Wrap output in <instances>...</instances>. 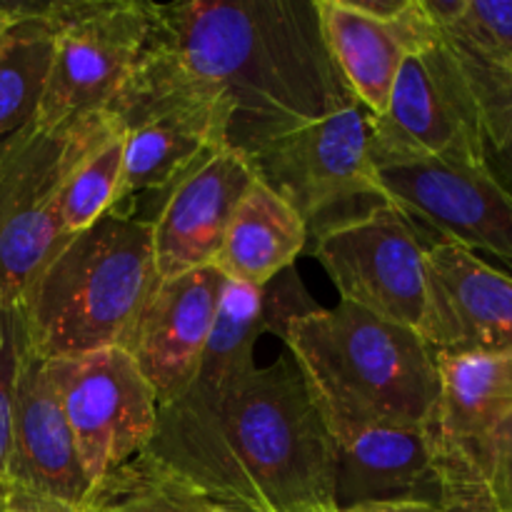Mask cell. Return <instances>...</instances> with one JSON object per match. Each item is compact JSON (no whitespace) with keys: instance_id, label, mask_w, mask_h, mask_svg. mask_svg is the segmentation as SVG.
I'll return each instance as SVG.
<instances>
[{"instance_id":"cell-20","label":"cell","mask_w":512,"mask_h":512,"mask_svg":"<svg viewBox=\"0 0 512 512\" xmlns=\"http://www.w3.org/2000/svg\"><path fill=\"white\" fill-rule=\"evenodd\" d=\"M308 240V225L298 210L263 180L253 178L230 218L213 268L230 283L265 288L293 268L298 255L308 248Z\"/></svg>"},{"instance_id":"cell-9","label":"cell","mask_w":512,"mask_h":512,"mask_svg":"<svg viewBox=\"0 0 512 512\" xmlns=\"http://www.w3.org/2000/svg\"><path fill=\"white\" fill-rule=\"evenodd\" d=\"M310 243L343 303L405 328H420L425 255L435 238L403 210L383 200L313 235Z\"/></svg>"},{"instance_id":"cell-26","label":"cell","mask_w":512,"mask_h":512,"mask_svg":"<svg viewBox=\"0 0 512 512\" xmlns=\"http://www.w3.org/2000/svg\"><path fill=\"white\" fill-rule=\"evenodd\" d=\"M488 512H512V415L498 430L485 483Z\"/></svg>"},{"instance_id":"cell-21","label":"cell","mask_w":512,"mask_h":512,"mask_svg":"<svg viewBox=\"0 0 512 512\" xmlns=\"http://www.w3.org/2000/svg\"><path fill=\"white\" fill-rule=\"evenodd\" d=\"M15 23L0 48V148L38 118L55 58L43 5H13Z\"/></svg>"},{"instance_id":"cell-15","label":"cell","mask_w":512,"mask_h":512,"mask_svg":"<svg viewBox=\"0 0 512 512\" xmlns=\"http://www.w3.org/2000/svg\"><path fill=\"white\" fill-rule=\"evenodd\" d=\"M253 178L245 155L220 148L170 185L150 215L160 280L215 263L230 218Z\"/></svg>"},{"instance_id":"cell-5","label":"cell","mask_w":512,"mask_h":512,"mask_svg":"<svg viewBox=\"0 0 512 512\" xmlns=\"http://www.w3.org/2000/svg\"><path fill=\"white\" fill-rule=\"evenodd\" d=\"M375 165L448 163L485 168L488 120L463 60L443 40L410 55L383 113L370 115Z\"/></svg>"},{"instance_id":"cell-25","label":"cell","mask_w":512,"mask_h":512,"mask_svg":"<svg viewBox=\"0 0 512 512\" xmlns=\"http://www.w3.org/2000/svg\"><path fill=\"white\" fill-rule=\"evenodd\" d=\"M23 353V320L18 308H0V508L10 493V458H13L15 380Z\"/></svg>"},{"instance_id":"cell-2","label":"cell","mask_w":512,"mask_h":512,"mask_svg":"<svg viewBox=\"0 0 512 512\" xmlns=\"http://www.w3.org/2000/svg\"><path fill=\"white\" fill-rule=\"evenodd\" d=\"M145 453L213 500L253 512H340L333 438L290 355L193 385Z\"/></svg>"},{"instance_id":"cell-22","label":"cell","mask_w":512,"mask_h":512,"mask_svg":"<svg viewBox=\"0 0 512 512\" xmlns=\"http://www.w3.org/2000/svg\"><path fill=\"white\" fill-rule=\"evenodd\" d=\"M123 150V128L110 113H100L60 195L65 235L90 228L113 208L123 178Z\"/></svg>"},{"instance_id":"cell-19","label":"cell","mask_w":512,"mask_h":512,"mask_svg":"<svg viewBox=\"0 0 512 512\" xmlns=\"http://www.w3.org/2000/svg\"><path fill=\"white\" fill-rule=\"evenodd\" d=\"M318 308L320 305L310 298L295 265L270 280L265 288H250L228 280L193 385H213L255 365V345L265 333L283 340L293 320Z\"/></svg>"},{"instance_id":"cell-11","label":"cell","mask_w":512,"mask_h":512,"mask_svg":"<svg viewBox=\"0 0 512 512\" xmlns=\"http://www.w3.org/2000/svg\"><path fill=\"white\" fill-rule=\"evenodd\" d=\"M440 398L430 433L445 512H488L485 483L498 430L512 415V355H438Z\"/></svg>"},{"instance_id":"cell-10","label":"cell","mask_w":512,"mask_h":512,"mask_svg":"<svg viewBox=\"0 0 512 512\" xmlns=\"http://www.w3.org/2000/svg\"><path fill=\"white\" fill-rule=\"evenodd\" d=\"M65 418L90 485L148 450L160 405L125 348L50 360Z\"/></svg>"},{"instance_id":"cell-7","label":"cell","mask_w":512,"mask_h":512,"mask_svg":"<svg viewBox=\"0 0 512 512\" xmlns=\"http://www.w3.org/2000/svg\"><path fill=\"white\" fill-rule=\"evenodd\" d=\"M55 58L35 125L58 130L105 113L145 53L153 3L143 0H60L45 3Z\"/></svg>"},{"instance_id":"cell-31","label":"cell","mask_w":512,"mask_h":512,"mask_svg":"<svg viewBox=\"0 0 512 512\" xmlns=\"http://www.w3.org/2000/svg\"><path fill=\"white\" fill-rule=\"evenodd\" d=\"M205 512H253L243 505H235V503H225V500H213L205 495Z\"/></svg>"},{"instance_id":"cell-13","label":"cell","mask_w":512,"mask_h":512,"mask_svg":"<svg viewBox=\"0 0 512 512\" xmlns=\"http://www.w3.org/2000/svg\"><path fill=\"white\" fill-rule=\"evenodd\" d=\"M418 333L435 355H512V275L460 245L435 240L425 255Z\"/></svg>"},{"instance_id":"cell-16","label":"cell","mask_w":512,"mask_h":512,"mask_svg":"<svg viewBox=\"0 0 512 512\" xmlns=\"http://www.w3.org/2000/svg\"><path fill=\"white\" fill-rule=\"evenodd\" d=\"M10 488L60 500L75 510L83 508L93 490L65 418L50 360L25 348V338L15 380Z\"/></svg>"},{"instance_id":"cell-14","label":"cell","mask_w":512,"mask_h":512,"mask_svg":"<svg viewBox=\"0 0 512 512\" xmlns=\"http://www.w3.org/2000/svg\"><path fill=\"white\" fill-rule=\"evenodd\" d=\"M225 285V275L208 265L160 280L145 303L125 350L160 408L175 403L195 383Z\"/></svg>"},{"instance_id":"cell-12","label":"cell","mask_w":512,"mask_h":512,"mask_svg":"<svg viewBox=\"0 0 512 512\" xmlns=\"http://www.w3.org/2000/svg\"><path fill=\"white\" fill-rule=\"evenodd\" d=\"M385 200L428 230L470 253H485L512 275V198L488 168L448 163L380 165Z\"/></svg>"},{"instance_id":"cell-8","label":"cell","mask_w":512,"mask_h":512,"mask_svg":"<svg viewBox=\"0 0 512 512\" xmlns=\"http://www.w3.org/2000/svg\"><path fill=\"white\" fill-rule=\"evenodd\" d=\"M98 115L58 130L33 123L0 148V308H18L35 275L68 238L60 195Z\"/></svg>"},{"instance_id":"cell-27","label":"cell","mask_w":512,"mask_h":512,"mask_svg":"<svg viewBox=\"0 0 512 512\" xmlns=\"http://www.w3.org/2000/svg\"><path fill=\"white\" fill-rule=\"evenodd\" d=\"M0 512H78L70 505L60 503V500L45 498V495L30 493L23 488H10V493L5 495L3 508Z\"/></svg>"},{"instance_id":"cell-1","label":"cell","mask_w":512,"mask_h":512,"mask_svg":"<svg viewBox=\"0 0 512 512\" xmlns=\"http://www.w3.org/2000/svg\"><path fill=\"white\" fill-rule=\"evenodd\" d=\"M143 60L205 95L245 158L358 103L330 58L315 0L153 3Z\"/></svg>"},{"instance_id":"cell-18","label":"cell","mask_w":512,"mask_h":512,"mask_svg":"<svg viewBox=\"0 0 512 512\" xmlns=\"http://www.w3.org/2000/svg\"><path fill=\"white\" fill-rule=\"evenodd\" d=\"M333 493L338 510L400 500L443 508L430 428H365L335 438Z\"/></svg>"},{"instance_id":"cell-28","label":"cell","mask_w":512,"mask_h":512,"mask_svg":"<svg viewBox=\"0 0 512 512\" xmlns=\"http://www.w3.org/2000/svg\"><path fill=\"white\" fill-rule=\"evenodd\" d=\"M485 168L512 198V135L503 145H498V148L485 155Z\"/></svg>"},{"instance_id":"cell-30","label":"cell","mask_w":512,"mask_h":512,"mask_svg":"<svg viewBox=\"0 0 512 512\" xmlns=\"http://www.w3.org/2000/svg\"><path fill=\"white\" fill-rule=\"evenodd\" d=\"M13 23H15V8H13V5H0V48H3L5 35H8L10 28H13Z\"/></svg>"},{"instance_id":"cell-4","label":"cell","mask_w":512,"mask_h":512,"mask_svg":"<svg viewBox=\"0 0 512 512\" xmlns=\"http://www.w3.org/2000/svg\"><path fill=\"white\" fill-rule=\"evenodd\" d=\"M158 283L148 220L108 210L68 235L25 290V348L45 360L125 348Z\"/></svg>"},{"instance_id":"cell-6","label":"cell","mask_w":512,"mask_h":512,"mask_svg":"<svg viewBox=\"0 0 512 512\" xmlns=\"http://www.w3.org/2000/svg\"><path fill=\"white\" fill-rule=\"evenodd\" d=\"M248 163L298 210L308 238L385 200L370 155V113L360 103L273 140Z\"/></svg>"},{"instance_id":"cell-23","label":"cell","mask_w":512,"mask_h":512,"mask_svg":"<svg viewBox=\"0 0 512 512\" xmlns=\"http://www.w3.org/2000/svg\"><path fill=\"white\" fill-rule=\"evenodd\" d=\"M78 512H205V495L143 453L100 480Z\"/></svg>"},{"instance_id":"cell-29","label":"cell","mask_w":512,"mask_h":512,"mask_svg":"<svg viewBox=\"0 0 512 512\" xmlns=\"http://www.w3.org/2000/svg\"><path fill=\"white\" fill-rule=\"evenodd\" d=\"M340 512H445L438 505L430 503H415V500H400V503H370L358 505V508H348Z\"/></svg>"},{"instance_id":"cell-17","label":"cell","mask_w":512,"mask_h":512,"mask_svg":"<svg viewBox=\"0 0 512 512\" xmlns=\"http://www.w3.org/2000/svg\"><path fill=\"white\" fill-rule=\"evenodd\" d=\"M315 5L330 58L370 115L383 113L405 60L440 40L423 0H408L393 18H373L350 0H315Z\"/></svg>"},{"instance_id":"cell-24","label":"cell","mask_w":512,"mask_h":512,"mask_svg":"<svg viewBox=\"0 0 512 512\" xmlns=\"http://www.w3.org/2000/svg\"><path fill=\"white\" fill-rule=\"evenodd\" d=\"M440 35L512 75V0H465Z\"/></svg>"},{"instance_id":"cell-3","label":"cell","mask_w":512,"mask_h":512,"mask_svg":"<svg viewBox=\"0 0 512 512\" xmlns=\"http://www.w3.org/2000/svg\"><path fill=\"white\" fill-rule=\"evenodd\" d=\"M330 438L365 428H430L438 355L418 330L340 300L288 325L283 338Z\"/></svg>"}]
</instances>
